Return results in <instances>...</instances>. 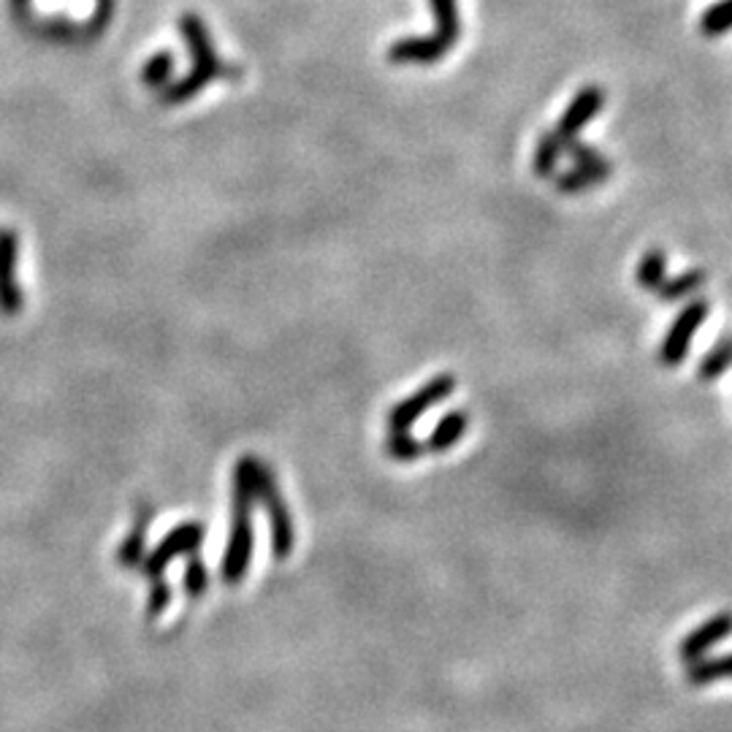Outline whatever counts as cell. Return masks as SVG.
Segmentation results:
<instances>
[{
  "mask_svg": "<svg viewBox=\"0 0 732 732\" xmlns=\"http://www.w3.org/2000/svg\"><path fill=\"white\" fill-rule=\"evenodd\" d=\"M386 453L393 462H415V459L424 456L426 446L415 440L413 435H407V431H388Z\"/></svg>",
  "mask_w": 732,
  "mask_h": 732,
  "instance_id": "20",
  "label": "cell"
},
{
  "mask_svg": "<svg viewBox=\"0 0 732 732\" xmlns=\"http://www.w3.org/2000/svg\"><path fill=\"white\" fill-rule=\"evenodd\" d=\"M564 155V144L559 142L553 133H546V136L540 138V144H537L535 149V174L537 176H551L553 171H557V163L559 158Z\"/></svg>",
  "mask_w": 732,
  "mask_h": 732,
  "instance_id": "21",
  "label": "cell"
},
{
  "mask_svg": "<svg viewBox=\"0 0 732 732\" xmlns=\"http://www.w3.org/2000/svg\"><path fill=\"white\" fill-rule=\"evenodd\" d=\"M700 30L706 36H722V33L732 30V0H719L717 5H711L703 14Z\"/></svg>",
  "mask_w": 732,
  "mask_h": 732,
  "instance_id": "22",
  "label": "cell"
},
{
  "mask_svg": "<svg viewBox=\"0 0 732 732\" xmlns=\"http://www.w3.org/2000/svg\"><path fill=\"white\" fill-rule=\"evenodd\" d=\"M16 249H20L16 231H0V313L3 315H16L25 304L16 285Z\"/></svg>",
  "mask_w": 732,
  "mask_h": 732,
  "instance_id": "9",
  "label": "cell"
},
{
  "mask_svg": "<svg viewBox=\"0 0 732 732\" xmlns=\"http://www.w3.org/2000/svg\"><path fill=\"white\" fill-rule=\"evenodd\" d=\"M180 33L185 36L187 49H191V60L193 69L191 74L182 76L180 82L174 85H166L163 90H158V103L160 107H174V103H185L191 98H196L198 93L207 90L209 82L220 80V76H229V65L220 60L218 49H215L212 36H209L207 22L202 20L198 14L187 11V14L180 16Z\"/></svg>",
  "mask_w": 732,
  "mask_h": 732,
  "instance_id": "1",
  "label": "cell"
},
{
  "mask_svg": "<svg viewBox=\"0 0 732 732\" xmlns=\"http://www.w3.org/2000/svg\"><path fill=\"white\" fill-rule=\"evenodd\" d=\"M711 315V304L708 298H695V302L686 304L679 313V318L670 326L668 337H664L662 347H659V362L664 366H679L690 353L692 340L700 331V326L706 324V318Z\"/></svg>",
  "mask_w": 732,
  "mask_h": 732,
  "instance_id": "5",
  "label": "cell"
},
{
  "mask_svg": "<svg viewBox=\"0 0 732 732\" xmlns=\"http://www.w3.org/2000/svg\"><path fill=\"white\" fill-rule=\"evenodd\" d=\"M431 14H435L437 36H442L446 41L456 44L462 36V14H459L456 0H429Z\"/></svg>",
  "mask_w": 732,
  "mask_h": 732,
  "instance_id": "15",
  "label": "cell"
},
{
  "mask_svg": "<svg viewBox=\"0 0 732 732\" xmlns=\"http://www.w3.org/2000/svg\"><path fill=\"white\" fill-rule=\"evenodd\" d=\"M204 535H207V529H204L198 521H187V524L171 529L169 535L163 537V542H158V548L149 553L147 562H142V573L147 575L152 584H163L166 581L163 570L169 568L171 559L182 557V553H198V548H202L204 542Z\"/></svg>",
  "mask_w": 732,
  "mask_h": 732,
  "instance_id": "4",
  "label": "cell"
},
{
  "mask_svg": "<svg viewBox=\"0 0 732 732\" xmlns=\"http://www.w3.org/2000/svg\"><path fill=\"white\" fill-rule=\"evenodd\" d=\"M732 679V654H724V657L717 659H697L695 664H690L686 670V681L692 686H706L713 684V681H728Z\"/></svg>",
  "mask_w": 732,
  "mask_h": 732,
  "instance_id": "13",
  "label": "cell"
},
{
  "mask_svg": "<svg viewBox=\"0 0 732 732\" xmlns=\"http://www.w3.org/2000/svg\"><path fill=\"white\" fill-rule=\"evenodd\" d=\"M234 475H240L244 484L253 488L255 502H260L269 510L271 553H274V559H288L293 553V518L271 469L266 464H260L255 456H244L236 464Z\"/></svg>",
  "mask_w": 732,
  "mask_h": 732,
  "instance_id": "2",
  "label": "cell"
},
{
  "mask_svg": "<svg viewBox=\"0 0 732 732\" xmlns=\"http://www.w3.org/2000/svg\"><path fill=\"white\" fill-rule=\"evenodd\" d=\"M732 635V613H719L713 615V619H708L706 624H700L697 630H692L690 635L681 640L679 646V657L684 659L686 664H695L697 659L706 657V651H711L717 643L728 640Z\"/></svg>",
  "mask_w": 732,
  "mask_h": 732,
  "instance_id": "10",
  "label": "cell"
},
{
  "mask_svg": "<svg viewBox=\"0 0 732 732\" xmlns=\"http://www.w3.org/2000/svg\"><path fill=\"white\" fill-rule=\"evenodd\" d=\"M610 176V166H575L573 171L562 174L557 180L559 193H581L589 187L600 185Z\"/></svg>",
  "mask_w": 732,
  "mask_h": 732,
  "instance_id": "14",
  "label": "cell"
},
{
  "mask_svg": "<svg viewBox=\"0 0 732 732\" xmlns=\"http://www.w3.org/2000/svg\"><path fill=\"white\" fill-rule=\"evenodd\" d=\"M453 388H456V380H453L451 375H440L431 382H426L420 391H415L413 396L404 399L402 404H396V407L388 413V431H407L420 415H426V410L446 402V399L453 393Z\"/></svg>",
  "mask_w": 732,
  "mask_h": 732,
  "instance_id": "6",
  "label": "cell"
},
{
  "mask_svg": "<svg viewBox=\"0 0 732 732\" xmlns=\"http://www.w3.org/2000/svg\"><path fill=\"white\" fill-rule=\"evenodd\" d=\"M209 575L204 568V559L198 553H191V564L185 568V591L187 597H204L207 595Z\"/></svg>",
  "mask_w": 732,
  "mask_h": 732,
  "instance_id": "23",
  "label": "cell"
},
{
  "mask_svg": "<svg viewBox=\"0 0 732 732\" xmlns=\"http://www.w3.org/2000/svg\"><path fill=\"white\" fill-rule=\"evenodd\" d=\"M467 426H469L467 410H453V413H448L446 418L435 426V431H431L429 442H426V451L442 453L448 451V448H453L464 437Z\"/></svg>",
  "mask_w": 732,
  "mask_h": 732,
  "instance_id": "11",
  "label": "cell"
},
{
  "mask_svg": "<svg viewBox=\"0 0 732 732\" xmlns=\"http://www.w3.org/2000/svg\"><path fill=\"white\" fill-rule=\"evenodd\" d=\"M730 364H732V337H724V340H719L717 345L706 353V358H703L700 366H697V380L703 382L717 380L719 375H724V371L730 369Z\"/></svg>",
  "mask_w": 732,
  "mask_h": 732,
  "instance_id": "17",
  "label": "cell"
},
{
  "mask_svg": "<svg viewBox=\"0 0 732 732\" xmlns=\"http://www.w3.org/2000/svg\"><path fill=\"white\" fill-rule=\"evenodd\" d=\"M564 155H570V158L575 160V166H610L595 147H589V144H581L578 138H575V142L570 144L568 149H564Z\"/></svg>",
  "mask_w": 732,
  "mask_h": 732,
  "instance_id": "24",
  "label": "cell"
},
{
  "mask_svg": "<svg viewBox=\"0 0 732 732\" xmlns=\"http://www.w3.org/2000/svg\"><path fill=\"white\" fill-rule=\"evenodd\" d=\"M703 282H706V271H700V269L686 271V274L673 277V280H664L662 285L657 288V296L662 298V302H679V298L700 291Z\"/></svg>",
  "mask_w": 732,
  "mask_h": 732,
  "instance_id": "19",
  "label": "cell"
},
{
  "mask_svg": "<svg viewBox=\"0 0 732 732\" xmlns=\"http://www.w3.org/2000/svg\"><path fill=\"white\" fill-rule=\"evenodd\" d=\"M174 54L171 52H155L152 58L144 63L142 69V82L149 87V90H163L166 85H169L171 74H174Z\"/></svg>",
  "mask_w": 732,
  "mask_h": 732,
  "instance_id": "18",
  "label": "cell"
},
{
  "mask_svg": "<svg viewBox=\"0 0 732 732\" xmlns=\"http://www.w3.org/2000/svg\"><path fill=\"white\" fill-rule=\"evenodd\" d=\"M668 280V255L662 249H651V253L643 255V260L637 264V285L643 291L657 293V288Z\"/></svg>",
  "mask_w": 732,
  "mask_h": 732,
  "instance_id": "16",
  "label": "cell"
},
{
  "mask_svg": "<svg viewBox=\"0 0 732 732\" xmlns=\"http://www.w3.org/2000/svg\"><path fill=\"white\" fill-rule=\"evenodd\" d=\"M451 49L453 44L437 36V33H431V36H407L388 47V60L399 65H431L446 58Z\"/></svg>",
  "mask_w": 732,
  "mask_h": 732,
  "instance_id": "8",
  "label": "cell"
},
{
  "mask_svg": "<svg viewBox=\"0 0 732 732\" xmlns=\"http://www.w3.org/2000/svg\"><path fill=\"white\" fill-rule=\"evenodd\" d=\"M602 107H606V90H602L600 85L581 87L578 96L568 103V109H564V114L559 118L557 127H553L551 133L564 144V149H568L570 144L578 138V133L602 112Z\"/></svg>",
  "mask_w": 732,
  "mask_h": 732,
  "instance_id": "7",
  "label": "cell"
},
{
  "mask_svg": "<svg viewBox=\"0 0 732 732\" xmlns=\"http://www.w3.org/2000/svg\"><path fill=\"white\" fill-rule=\"evenodd\" d=\"M149 521H152V508H149L147 502H142V504H138L136 526H133V532L125 537V542H122L120 551H118V562L122 564V568H133V564H136L138 559H142L144 535H147Z\"/></svg>",
  "mask_w": 732,
  "mask_h": 732,
  "instance_id": "12",
  "label": "cell"
},
{
  "mask_svg": "<svg viewBox=\"0 0 732 732\" xmlns=\"http://www.w3.org/2000/svg\"><path fill=\"white\" fill-rule=\"evenodd\" d=\"M253 508L255 497L240 475H234V526H231L229 548H225L220 575L229 586H236L247 575L253 557Z\"/></svg>",
  "mask_w": 732,
  "mask_h": 732,
  "instance_id": "3",
  "label": "cell"
}]
</instances>
